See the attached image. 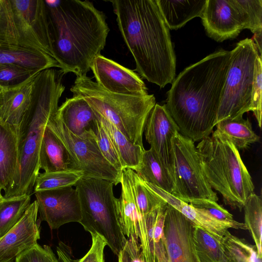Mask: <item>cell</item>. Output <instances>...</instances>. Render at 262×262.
Here are the masks:
<instances>
[{
  "instance_id": "603a6c76",
  "label": "cell",
  "mask_w": 262,
  "mask_h": 262,
  "mask_svg": "<svg viewBox=\"0 0 262 262\" xmlns=\"http://www.w3.org/2000/svg\"><path fill=\"white\" fill-rule=\"evenodd\" d=\"M169 30H178L192 19L201 17L206 0H156Z\"/></svg>"
},
{
  "instance_id": "9a60e30c",
  "label": "cell",
  "mask_w": 262,
  "mask_h": 262,
  "mask_svg": "<svg viewBox=\"0 0 262 262\" xmlns=\"http://www.w3.org/2000/svg\"><path fill=\"white\" fill-rule=\"evenodd\" d=\"M144 132L150 148L172 179L173 140L180 132L165 104H155L146 121Z\"/></svg>"
},
{
  "instance_id": "277c9868",
  "label": "cell",
  "mask_w": 262,
  "mask_h": 262,
  "mask_svg": "<svg viewBox=\"0 0 262 262\" xmlns=\"http://www.w3.org/2000/svg\"><path fill=\"white\" fill-rule=\"evenodd\" d=\"M61 71L50 68L34 77L31 104L18 132V161L13 183L5 192L7 198L31 195L39 174V152L49 120L57 113L65 87Z\"/></svg>"
},
{
  "instance_id": "4316f807",
  "label": "cell",
  "mask_w": 262,
  "mask_h": 262,
  "mask_svg": "<svg viewBox=\"0 0 262 262\" xmlns=\"http://www.w3.org/2000/svg\"><path fill=\"white\" fill-rule=\"evenodd\" d=\"M134 171L145 182L171 194L173 189L172 177L150 148L144 150L140 163Z\"/></svg>"
},
{
  "instance_id": "3957f363",
  "label": "cell",
  "mask_w": 262,
  "mask_h": 262,
  "mask_svg": "<svg viewBox=\"0 0 262 262\" xmlns=\"http://www.w3.org/2000/svg\"><path fill=\"white\" fill-rule=\"evenodd\" d=\"M52 54L63 74L86 75L104 49L110 29L88 1L46 0Z\"/></svg>"
},
{
  "instance_id": "60d3db41",
  "label": "cell",
  "mask_w": 262,
  "mask_h": 262,
  "mask_svg": "<svg viewBox=\"0 0 262 262\" xmlns=\"http://www.w3.org/2000/svg\"><path fill=\"white\" fill-rule=\"evenodd\" d=\"M156 262H168L166 253L164 251H160L156 253Z\"/></svg>"
},
{
  "instance_id": "836d02e7",
  "label": "cell",
  "mask_w": 262,
  "mask_h": 262,
  "mask_svg": "<svg viewBox=\"0 0 262 262\" xmlns=\"http://www.w3.org/2000/svg\"><path fill=\"white\" fill-rule=\"evenodd\" d=\"M188 204L215 219L229 224L232 228L247 230L244 223L234 220L233 215L217 202L208 199H197L191 201Z\"/></svg>"
},
{
  "instance_id": "7402d4cb",
  "label": "cell",
  "mask_w": 262,
  "mask_h": 262,
  "mask_svg": "<svg viewBox=\"0 0 262 262\" xmlns=\"http://www.w3.org/2000/svg\"><path fill=\"white\" fill-rule=\"evenodd\" d=\"M18 161V136L15 129L0 122V188L11 187Z\"/></svg>"
},
{
  "instance_id": "f1b7e54d",
  "label": "cell",
  "mask_w": 262,
  "mask_h": 262,
  "mask_svg": "<svg viewBox=\"0 0 262 262\" xmlns=\"http://www.w3.org/2000/svg\"><path fill=\"white\" fill-rule=\"evenodd\" d=\"M193 237L200 262H229L222 243L206 231L194 225Z\"/></svg>"
},
{
  "instance_id": "f35d334b",
  "label": "cell",
  "mask_w": 262,
  "mask_h": 262,
  "mask_svg": "<svg viewBox=\"0 0 262 262\" xmlns=\"http://www.w3.org/2000/svg\"><path fill=\"white\" fill-rule=\"evenodd\" d=\"M92 244L88 252L81 258L74 262H105L104 251L107 243L102 236L95 233L91 234Z\"/></svg>"
},
{
  "instance_id": "484cf974",
  "label": "cell",
  "mask_w": 262,
  "mask_h": 262,
  "mask_svg": "<svg viewBox=\"0 0 262 262\" xmlns=\"http://www.w3.org/2000/svg\"><path fill=\"white\" fill-rule=\"evenodd\" d=\"M215 126L212 133L230 141L238 150L246 149L259 140L249 120L243 117L222 120Z\"/></svg>"
},
{
  "instance_id": "9c48e42d",
  "label": "cell",
  "mask_w": 262,
  "mask_h": 262,
  "mask_svg": "<svg viewBox=\"0 0 262 262\" xmlns=\"http://www.w3.org/2000/svg\"><path fill=\"white\" fill-rule=\"evenodd\" d=\"M259 54L253 39L239 41L231 51L216 124L227 119L242 117L251 111L255 60Z\"/></svg>"
},
{
  "instance_id": "e575fe53",
  "label": "cell",
  "mask_w": 262,
  "mask_h": 262,
  "mask_svg": "<svg viewBox=\"0 0 262 262\" xmlns=\"http://www.w3.org/2000/svg\"><path fill=\"white\" fill-rule=\"evenodd\" d=\"M38 72L15 64H0V86L4 88L19 85Z\"/></svg>"
},
{
  "instance_id": "8d00e7d4",
  "label": "cell",
  "mask_w": 262,
  "mask_h": 262,
  "mask_svg": "<svg viewBox=\"0 0 262 262\" xmlns=\"http://www.w3.org/2000/svg\"><path fill=\"white\" fill-rule=\"evenodd\" d=\"M97 118L95 133L99 148L106 160L116 169L121 172L123 169L119 157L98 117Z\"/></svg>"
},
{
  "instance_id": "52a82bcc",
  "label": "cell",
  "mask_w": 262,
  "mask_h": 262,
  "mask_svg": "<svg viewBox=\"0 0 262 262\" xmlns=\"http://www.w3.org/2000/svg\"><path fill=\"white\" fill-rule=\"evenodd\" d=\"M9 63L38 72L59 68L50 39L25 21L11 0H0V64Z\"/></svg>"
},
{
  "instance_id": "74e56055",
  "label": "cell",
  "mask_w": 262,
  "mask_h": 262,
  "mask_svg": "<svg viewBox=\"0 0 262 262\" xmlns=\"http://www.w3.org/2000/svg\"><path fill=\"white\" fill-rule=\"evenodd\" d=\"M14 262H59L52 248L41 246L37 243L26 250L15 258Z\"/></svg>"
},
{
  "instance_id": "d4e9b609",
  "label": "cell",
  "mask_w": 262,
  "mask_h": 262,
  "mask_svg": "<svg viewBox=\"0 0 262 262\" xmlns=\"http://www.w3.org/2000/svg\"><path fill=\"white\" fill-rule=\"evenodd\" d=\"M95 113L119 157L123 169L135 170L141 161L144 147L134 144L112 123Z\"/></svg>"
},
{
  "instance_id": "1f68e13d",
  "label": "cell",
  "mask_w": 262,
  "mask_h": 262,
  "mask_svg": "<svg viewBox=\"0 0 262 262\" xmlns=\"http://www.w3.org/2000/svg\"><path fill=\"white\" fill-rule=\"evenodd\" d=\"M83 177L82 171L66 170L39 173L34 192L74 186Z\"/></svg>"
},
{
  "instance_id": "6da1fadb",
  "label": "cell",
  "mask_w": 262,
  "mask_h": 262,
  "mask_svg": "<svg viewBox=\"0 0 262 262\" xmlns=\"http://www.w3.org/2000/svg\"><path fill=\"white\" fill-rule=\"evenodd\" d=\"M230 56L220 49L187 67L167 92V110L180 133L194 142L210 136L216 125Z\"/></svg>"
},
{
  "instance_id": "ee69618b",
  "label": "cell",
  "mask_w": 262,
  "mask_h": 262,
  "mask_svg": "<svg viewBox=\"0 0 262 262\" xmlns=\"http://www.w3.org/2000/svg\"><path fill=\"white\" fill-rule=\"evenodd\" d=\"M2 90H3V89L0 86V92H1Z\"/></svg>"
},
{
  "instance_id": "30bf717a",
  "label": "cell",
  "mask_w": 262,
  "mask_h": 262,
  "mask_svg": "<svg viewBox=\"0 0 262 262\" xmlns=\"http://www.w3.org/2000/svg\"><path fill=\"white\" fill-rule=\"evenodd\" d=\"M172 179L171 194L184 202L189 203L197 199L218 201L203 173L194 142L180 133L173 140Z\"/></svg>"
},
{
  "instance_id": "ac0fdd59",
  "label": "cell",
  "mask_w": 262,
  "mask_h": 262,
  "mask_svg": "<svg viewBox=\"0 0 262 262\" xmlns=\"http://www.w3.org/2000/svg\"><path fill=\"white\" fill-rule=\"evenodd\" d=\"M35 75L1 92L0 122L14 127L17 134L31 104Z\"/></svg>"
},
{
  "instance_id": "f6af8a7d",
  "label": "cell",
  "mask_w": 262,
  "mask_h": 262,
  "mask_svg": "<svg viewBox=\"0 0 262 262\" xmlns=\"http://www.w3.org/2000/svg\"><path fill=\"white\" fill-rule=\"evenodd\" d=\"M0 104H1V92H0Z\"/></svg>"
},
{
  "instance_id": "cb8c5ba5",
  "label": "cell",
  "mask_w": 262,
  "mask_h": 262,
  "mask_svg": "<svg viewBox=\"0 0 262 262\" xmlns=\"http://www.w3.org/2000/svg\"><path fill=\"white\" fill-rule=\"evenodd\" d=\"M120 183L121 192L117 199V211L122 231L127 238L133 236L139 239L137 207L125 168L121 172Z\"/></svg>"
},
{
  "instance_id": "2e32d148",
  "label": "cell",
  "mask_w": 262,
  "mask_h": 262,
  "mask_svg": "<svg viewBox=\"0 0 262 262\" xmlns=\"http://www.w3.org/2000/svg\"><path fill=\"white\" fill-rule=\"evenodd\" d=\"M38 204L31 203L18 223L0 238V262H14L23 252L40 239Z\"/></svg>"
},
{
  "instance_id": "d590c367",
  "label": "cell",
  "mask_w": 262,
  "mask_h": 262,
  "mask_svg": "<svg viewBox=\"0 0 262 262\" xmlns=\"http://www.w3.org/2000/svg\"><path fill=\"white\" fill-rule=\"evenodd\" d=\"M262 61L261 56L258 54L256 56L254 63V70L252 89L251 93L252 111L260 128L261 126V85H262Z\"/></svg>"
},
{
  "instance_id": "b9f144b4",
  "label": "cell",
  "mask_w": 262,
  "mask_h": 262,
  "mask_svg": "<svg viewBox=\"0 0 262 262\" xmlns=\"http://www.w3.org/2000/svg\"><path fill=\"white\" fill-rule=\"evenodd\" d=\"M118 256V262H130L128 255L124 249L120 252Z\"/></svg>"
},
{
  "instance_id": "4fadbf2b",
  "label": "cell",
  "mask_w": 262,
  "mask_h": 262,
  "mask_svg": "<svg viewBox=\"0 0 262 262\" xmlns=\"http://www.w3.org/2000/svg\"><path fill=\"white\" fill-rule=\"evenodd\" d=\"M193 229L189 219L167 204L163 242L168 262H200L194 247Z\"/></svg>"
},
{
  "instance_id": "44dd1931",
  "label": "cell",
  "mask_w": 262,
  "mask_h": 262,
  "mask_svg": "<svg viewBox=\"0 0 262 262\" xmlns=\"http://www.w3.org/2000/svg\"><path fill=\"white\" fill-rule=\"evenodd\" d=\"M39 166L46 172L81 171L66 146L47 126L41 144Z\"/></svg>"
},
{
  "instance_id": "d6986e66",
  "label": "cell",
  "mask_w": 262,
  "mask_h": 262,
  "mask_svg": "<svg viewBox=\"0 0 262 262\" xmlns=\"http://www.w3.org/2000/svg\"><path fill=\"white\" fill-rule=\"evenodd\" d=\"M56 116L73 134L80 135L87 130H96L98 118L88 103L81 97L73 95L58 107Z\"/></svg>"
},
{
  "instance_id": "e0dca14e",
  "label": "cell",
  "mask_w": 262,
  "mask_h": 262,
  "mask_svg": "<svg viewBox=\"0 0 262 262\" xmlns=\"http://www.w3.org/2000/svg\"><path fill=\"white\" fill-rule=\"evenodd\" d=\"M201 18L207 35L217 42L235 38L244 30L231 0H206Z\"/></svg>"
},
{
  "instance_id": "d6a6232c",
  "label": "cell",
  "mask_w": 262,
  "mask_h": 262,
  "mask_svg": "<svg viewBox=\"0 0 262 262\" xmlns=\"http://www.w3.org/2000/svg\"><path fill=\"white\" fill-rule=\"evenodd\" d=\"M229 262H257L255 246L231 234L229 231L221 241Z\"/></svg>"
},
{
  "instance_id": "4dcf8cb0",
  "label": "cell",
  "mask_w": 262,
  "mask_h": 262,
  "mask_svg": "<svg viewBox=\"0 0 262 262\" xmlns=\"http://www.w3.org/2000/svg\"><path fill=\"white\" fill-rule=\"evenodd\" d=\"M243 209L244 224L255 243L257 258L261 259L262 257V202L260 196L254 193L251 194L247 198Z\"/></svg>"
},
{
  "instance_id": "f546056e",
  "label": "cell",
  "mask_w": 262,
  "mask_h": 262,
  "mask_svg": "<svg viewBox=\"0 0 262 262\" xmlns=\"http://www.w3.org/2000/svg\"><path fill=\"white\" fill-rule=\"evenodd\" d=\"M31 203V195L3 198L0 202V238L18 223Z\"/></svg>"
},
{
  "instance_id": "5b68a950",
  "label": "cell",
  "mask_w": 262,
  "mask_h": 262,
  "mask_svg": "<svg viewBox=\"0 0 262 262\" xmlns=\"http://www.w3.org/2000/svg\"><path fill=\"white\" fill-rule=\"evenodd\" d=\"M196 148L210 186L222 195L225 204L241 211L247 198L254 193V186L239 150L230 141L213 133Z\"/></svg>"
},
{
  "instance_id": "83f0119b",
  "label": "cell",
  "mask_w": 262,
  "mask_h": 262,
  "mask_svg": "<svg viewBox=\"0 0 262 262\" xmlns=\"http://www.w3.org/2000/svg\"><path fill=\"white\" fill-rule=\"evenodd\" d=\"M231 1L239 14L244 29H249L254 34V43L261 56L262 1Z\"/></svg>"
},
{
  "instance_id": "ffe728a7",
  "label": "cell",
  "mask_w": 262,
  "mask_h": 262,
  "mask_svg": "<svg viewBox=\"0 0 262 262\" xmlns=\"http://www.w3.org/2000/svg\"><path fill=\"white\" fill-rule=\"evenodd\" d=\"M149 186L167 204L181 212L194 225L200 227L221 242L229 232L228 229L232 228L229 224L215 219L171 194L150 184Z\"/></svg>"
},
{
  "instance_id": "7bdbcfd3",
  "label": "cell",
  "mask_w": 262,
  "mask_h": 262,
  "mask_svg": "<svg viewBox=\"0 0 262 262\" xmlns=\"http://www.w3.org/2000/svg\"><path fill=\"white\" fill-rule=\"evenodd\" d=\"M2 189L0 188V202L2 201L4 198V196L2 194Z\"/></svg>"
},
{
  "instance_id": "8992f818",
  "label": "cell",
  "mask_w": 262,
  "mask_h": 262,
  "mask_svg": "<svg viewBox=\"0 0 262 262\" xmlns=\"http://www.w3.org/2000/svg\"><path fill=\"white\" fill-rule=\"evenodd\" d=\"M92 109L129 141L143 147V134L148 117L156 104L154 95L131 96L108 92L87 75L78 76L70 89Z\"/></svg>"
},
{
  "instance_id": "ba28073f",
  "label": "cell",
  "mask_w": 262,
  "mask_h": 262,
  "mask_svg": "<svg viewBox=\"0 0 262 262\" xmlns=\"http://www.w3.org/2000/svg\"><path fill=\"white\" fill-rule=\"evenodd\" d=\"M114 185L108 180L82 177L74 186L81 205L82 218L79 223L90 234L96 233L102 236L107 246L118 256L127 238L119 223Z\"/></svg>"
},
{
  "instance_id": "7a4b0ae2",
  "label": "cell",
  "mask_w": 262,
  "mask_h": 262,
  "mask_svg": "<svg viewBox=\"0 0 262 262\" xmlns=\"http://www.w3.org/2000/svg\"><path fill=\"white\" fill-rule=\"evenodd\" d=\"M120 33L136 63L148 82L164 88L176 78V57L169 29L156 0H113Z\"/></svg>"
},
{
  "instance_id": "8fae6325",
  "label": "cell",
  "mask_w": 262,
  "mask_h": 262,
  "mask_svg": "<svg viewBox=\"0 0 262 262\" xmlns=\"http://www.w3.org/2000/svg\"><path fill=\"white\" fill-rule=\"evenodd\" d=\"M47 126L66 146L83 172V177L108 180L114 185L120 183L121 172L102 154L94 131L87 130L80 135H75L60 121L56 113L49 120Z\"/></svg>"
},
{
  "instance_id": "ab89813d",
  "label": "cell",
  "mask_w": 262,
  "mask_h": 262,
  "mask_svg": "<svg viewBox=\"0 0 262 262\" xmlns=\"http://www.w3.org/2000/svg\"><path fill=\"white\" fill-rule=\"evenodd\" d=\"M58 259L60 262H74L72 258L71 248L64 243L60 242L56 247Z\"/></svg>"
},
{
  "instance_id": "5bb4252c",
  "label": "cell",
  "mask_w": 262,
  "mask_h": 262,
  "mask_svg": "<svg viewBox=\"0 0 262 262\" xmlns=\"http://www.w3.org/2000/svg\"><path fill=\"white\" fill-rule=\"evenodd\" d=\"M91 70L96 82L108 92L131 96L148 94L139 74L101 54L94 59Z\"/></svg>"
},
{
  "instance_id": "7c38bea8",
  "label": "cell",
  "mask_w": 262,
  "mask_h": 262,
  "mask_svg": "<svg viewBox=\"0 0 262 262\" xmlns=\"http://www.w3.org/2000/svg\"><path fill=\"white\" fill-rule=\"evenodd\" d=\"M38 204V221L46 222L51 230L57 229L82 218L78 191L72 186L34 192Z\"/></svg>"
}]
</instances>
